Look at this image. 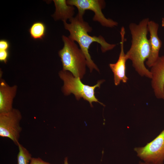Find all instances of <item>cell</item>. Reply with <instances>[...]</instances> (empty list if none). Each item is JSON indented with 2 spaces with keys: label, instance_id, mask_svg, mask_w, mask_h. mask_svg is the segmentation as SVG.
Instances as JSON below:
<instances>
[{
  "label": "cell",
  "instance_id": "6da1fadb",
  "mask_svg": "<svg viewBox=\"0 0 164 164\" xmlns=\"http://www.w3.org/2000/svg\"><path fill=\"white\" fill-rule=\"evenodd\" d=\"M69 21L70 23L63 22L65 29L69 32L68 37L79 44L85 57L87 65L90 72L94 69L99 72V69L91 59L89 54L90 46L93 43H97L101 46L102 52L104 53L112 50L117 45L108 43L101 36H91L88 34V32H91L92 29L89 23L84 20L83 16L77 14Z\"/></svg>",
  "mask_w": 164,
  "mask_h": 164
},
{
  "label": "cell",
  "instance_id": "7a4b0ae2",
  "mask_svg": "<svg viewBox=\"0 0 164 164\" xmlns=\"http://www.w3.org/2000/svg\"><path fill=\"white\" fill-rule=\"evenodd\" d=\"M149 19H143L138 24H130L129 27L132 36L131 45L125 54L127 60H130L132 66L140 76L151 79L152 74L145 67V62L149 57L151 52L149 39L147 37Z\"/></svg>",
  "mask_w": 164,
  "mask_h": 164
},
{
  "label": "cell",
  "instance_id": "3957f363",
  "mask_svg": "<svg viewBox=\"0 0 164 164\" xmlns=\"http://www.w3.org/2000/svg\"><path fill=\"white\" fill-rule=\"evenodd\" d=\"M63 48L58 54L62 62L63 70L70 72L74 77L82 78L86 72L87 61L81 50L74 41L63 35Z\"/></svg>",
  "mask_w": 164,
  "mask_h": 164
},
{
  "label": "cell",
  "instance_id": "277c9868",
  "mask_svg": "<svg viewBox=\"0 0 164 164\" xmlns=\"http://www.w3.org/2000/svg\"><path fill=\"white\" fill-rule=\"evenodd\" d=\"M59 74L63 82L62 91L65 95L73 94L77 100L82 98L89 103L91 107H93L92 103L94 102L104 105L98 101L95 95V89L100 87L104 80H99L94 86H90L83 83L79 78L74 77L68 71L62 70L59 72Z\"/></svg>",
  "mask_w": 164,
  "mask_h": 164
},
{
  "label": "cell",
  "instance_id": "5b68a950",
  "mask_svg": "<svg viewBox=\"0 0 164 164\" xmlns=\"http://www.w3.org/2000/svg\"><path fill=\"white\" fill-rule=\"evenodd\" d=\"M67 3L69 5L76 7L78 10V14L82 16L86 10L92 11L94 13L93 21L99 22L103 26L112 28L118 25L117 22L106 18L103 14L102 10L106 6L104 0H68Z\"/></svg>",
  "mask_w": 164,
  "mask_h": 164
},
{
  "label": "cell",
  "instance_id": "8992f818",
  "mask_svg": "<svg viewBox=\"0 0 164 164\" xmlns=\"http://www.w3.org/2000/svg\"><path fill=\"white\" fill-rule=\"evenodd\" d=\"M138 156L150 164H163L164 129L153 140L143 147L134 149Z\"/></svg>",
  "mask_w": 164,
  "mask_h": 164
},
{
  "label": "cell",
  "instance_id": "52a82bcc",
  "mask_svg": "<svg viewBox=\"0 0 164 164\" xmlns=\"http://www.w3.org/2000/svg\"><path fill=\"white\" fill-rule=\"evenodd\" d=\"M22 118L21 112L17 109L0 113V136L10 138L18 146L22 130L20 125Z\"/></svg>",
  "mask_w": 164,
  "mask_h": 164
},
{
  "label": "cell",
  "instance_id": "ba28073f",
  "mask_svg": "<svg viewBox=\"0 0 164 164\" xmlns=\"http://www.w3.org/2000/svg\"><path fill=\"white\" fill-rule=\"evenodd\" d=\"M125 27L122 26L120 32L121 50L118 59L115 63H110L109 65L113 73L114 83L116 86L119 85L121 82L126 83L128 80L126 74V63L127 60L124 50V43L126 41L125 37Z\"/></svg>",
  "mask_w": 164,
  "mask_h": 164
},
{
  "label": "cell",
  "instance_id": "9c48e42d",
  "mask_svg": "<svg viewBox=\"0 0 164 164\" xmlns=\"http://www.w3.org/2000/svg\"><path fill=\"white\" fill-rule=\"evenodd\" d=\"M151 86L157 98L164 100V55L159 59L151 68Z\"/></svg>",
  "mask_w": 164,
  "mask_h": 164
},
{
  "label": "cell",
  "instance_id": "30bf717a",
  "mask_svg": "<svg viewBox=\"0 0 164 164\" xmlns=\"http://www.w3.org/2000/svg\"><path fill=\"white\" fill-rule=\"evenodd\" d=\"M159 27V25L157 23L152 20L149 22L148 28L150 33L149 40L151 52L145 63L149 68H151L154 65L159 57V53L162 46V42L158 35Z\"/></svg>",
  "mask_w": 164,
  "mask_h": 164
},
{
  "label": "cell",
  "instance_id": "8fae6325",
  "mask_svg": "<svg viewBox=\"0 0 164 164\" xmlns=\"http://www.w3.org/2000/svg\"><path fill=\"white\" fill-rule=\"evenodd\" d=\"M17 87L10 86L3 79L0 82V113L9 112L13 109V99L15 97Z\"/></svg>",
  "mask_w": 164,
  "mask_h": 164
},
{
  "label": "cell",
  "instance_id": "7c38bea8",
  "mask_svg": "<svg viewBox=\"0 0 164 164\" xmlns=\"http://www.w3.org/2000/svg\"><path fill=\"white\" fill-rule=\"evenodd\" d=\"M55 7V11L53 15V17L55 20H61L66 22L73 17L75 14V8L74 6L69 5L65 0H53Z\"/></svg>",
  "mask_w": 164,
  "mask_h": 164
},
{
  "label": "cell",
  "instance_id": "4fadbf2b",
  "mask_svg": "<svg viewBox=\"0 0 164 164\" xmlns=\"http://www.w3.org/2000/svg\"><path fill=\"white\" fill-rule=\"evenodd\" d=\"M46 31L45 25L41 22H34L29 29L31 37L34 40L43 39L45 36Z\"/></svg>",
  "mask_w": 164,
  "mask_h": 164
},
{
  "label": "cell",
  "instance_id": "5bb4252c",
  "mask_svg": "<svg viewBox=\"0 0 164 164\" xmlns=\"http://www.w3.org/2000/svg\"><path fill=\"white\" fill-rule=\"evenodd\" d=\"M18 146L19 151L17 156V164H28L32 158L31 154L20 143Z\"/></svg>",
  "mask_w": 164,
  "mask_h": 164
},
{
  "label": "cell",
  "instance_id": "9a60e30c",
  "mask_svg": "<svg viewBox=\"0 0 164 164\" xmlns=\"http://www.w3.org/2000/svg\"><path fill=\"white\" fill-rule=\"evenodd\" d=\"M9 56L8 50H0V61L6 63Z\"/></svg>",
  "mask_w": 164,
  "mask_h": 164
},
{
  "label": "cell",
  "instance_id": "2e32d148",
  "mask_svg": "<svg viewBox=\"0 0 164 164\" xmlns=\"http://www.w3.org/2000/svg\"><path fill=\"white\" fill-rule=\"evenodd\" d=\"M29 164H52L43 160L40 158L32 157Z\"/></svg>",
  "mask_w": 164,
  "mask_h": 164
},
{
  "label": "cell",
  "instance_id": "e0dca14e",
  "mask_svg": "<svg viewBox=\"0 0 164 164\" xmlns=\"http://www.w3.org/2000/svg\"><path fill=\"white\" fill-rule=\"evenodd\" d=\"M10 47L9 42L5 39L0 40V50H8Z\"/></svg>",
  "mask_w": 164,
  "mask_h": 164
},
{
  "label": "cell",
  "instance_id": "ac0fdd59",
  "mask_svg": "<svg viewBox=\"0 0 164 164\" xmlns=\"http://www.w3.org/2000/svg\"><path fill=\"white\" fill-rule=\"evenodd\" d=\"M69 164L68 161V158L66 157L65 158L64 160V164Z\"/></svg>",
  "mask_w": 164,
  "mask_h": 164
},
{
  "label": "cell",
  "instance_id": "d6986e66",
  "mask_svg": "<svg viewBox=\"0 0 164 164\" xmlns=\"http://www.w3.org/2000/svg\"><path fill=\"white\" fill-rule=\"evenodd\" d=\"M162 26L164 27V18H162Z\"/></svg>",
  "mask_w": 164,
  "mask_h": 164
},
{
  "label": "cell",
  "instance_id": "ffe728a7",
  "mask_svg": "<svg viewBox=\"0 0 164 164\" xmlns=\"http://www.w3.org/2000/svg\"><path fill=\"white\" fill-rule=\"evenodd\" d=\"M140 164H150L147 163H146L144 162H139Z\"/></svg>",
  "mask_w": 164,
  "mask_h": 164
},
{
  "label": "cell",
  "instance_id": "44dd1931",
  "mask_svg": "<svg viewBox=\"0 0 164 164\" xmlns=\"http://www.w3.org/2000/svg\"></svg>",
  "mask_w": 164,
  "mask_h": 164
}]
</instances>
